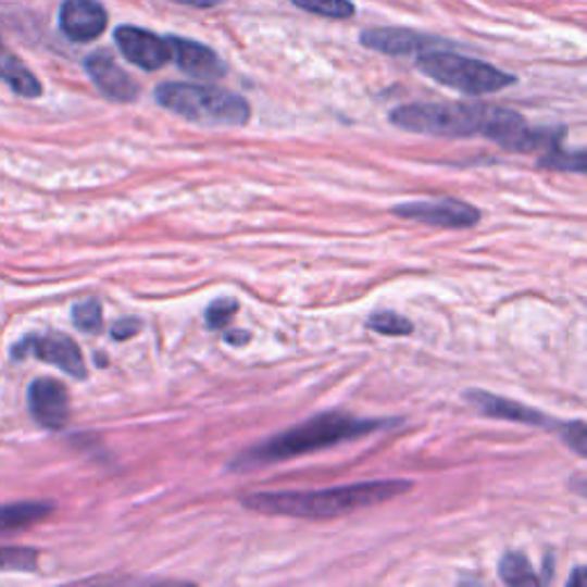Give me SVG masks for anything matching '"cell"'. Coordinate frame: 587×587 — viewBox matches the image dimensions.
<instances>
[{
  "mask_svg": "<svg viewBox=\"0 0 587 587\" xmlns=\"http://www.w3.org/2000/svg\"><path fill=\"white\" fill-rule=\"evenodd\" d=\"M560 438L567 444L576 454L585 457L587 454V429L583 421H572V423H560L558 429Z\"/></svg>",
  "mask_w": 587,
  "mask_h": 587,
  "instance_id": "cb8c5ba5",
  "label": "cell"
},
{
  "mask_svg": "<svg viewBox=\"0 0 587 587\" xmlns=\"http://www.w3.org/2000/svg\"><path fill=\"white\" fill-rule=\"evenodd\" d=\"M165 39L167 45H171V58L177 62V67L184 74L204 80H216L225 76V65L214 49L184 37H165Z\"/></svg>",
  "mask_w": 587,
  "mask_h": 587,
  "instance_id": "4fadbf2b",
  "label": "cell"
},
{
  "mask_svg": "<svg viewBox=\"0 0 587 587\" xmlns=\"http://www.w3.org/2000/svg\"><path fill=\"white\" fill-rule=\"evenodd\" d=\"M500 578L505 585L512 587H533V585H541V578L535 574L530 560L519 553V551H510L502 555L500 560Z\"/></svg>",
  "mask_w": 587,
  "mask_h": 587,
  "instance_id": "e0dca14e",
  "label": "cell"
},
{
  "mask_svg": "<svg viewBox=\"0 0 587 587\" xmlns=\"http://www.w3.org/2000/svg\"><path fill=\"white\" fill-rule=\"evenodd\" d=\"M60 30L67 39L86 45L109 26V14L99 0H65L60 5Z\"/></svg>",
  "mask_w": 587,
  "mask_h": 587,
  "instance_id": "8fae6325",
  "label": "cell"
},
{
  "mask_svg": "<svg viewBox=\"0 0 587 587\" xmlns=\"http://www.w3.org/2000/svg\"><path fill=\"white\" fill-rule=\"evenodd\" d=\"M587 583V570L585 567H576L574 576L567 580V587H583Z\"/></svg>",
  "mask_w": 587,
  "mask_h": 587,
  "instance_id": "83f0119b",
  "label": "cell"
},
{
  "mask_svg": "<svg viewBox=\"0 0 587 587\" xmlns=\"http://www.w3.org/2000/svg\"><path fill=\"white\" fill-rule=\"evenodd\" d=\"M289 3L326 18H349L355 12L351 0H289Z\"/></svg>",
  "mask_w": 587,
  "mask_h": 587,
  "instance_id": "ffe728a7",
  "label": "cell"
},
{
  "mask_svg": "<svg viewBox=\"0 0 587 587\" xmlns=\"http://www.w3.org/2000/svg\"><path fill=\"white\" fill-rule=\"evenodd\" d=\"M179 5H188V8H198V10H209V8H218L223 5L225 0H175Z\"/></svg>",
  "mask_w": 587,
  "mask_h": 587,
  "instance_id": "4316f807",
  "label": "cell"
},
{
  "mask_svg": "<svg viewBox=\"0 0 587 587\" xmlns=\"http://www.w3.org/2000/svg\"><path fill=\"white\" fill-rule=\"evenodd\" d=\"M367 328L374 333L390 335V338H402V335L413 333V322L392 310H379L367 317Z\"/></svg>",
  "mask_w": 587,
  "mask_h": 587,
  "instance_id": "ac0fdd59",
  "label": "cell"
},
{
  "mask_svg": "<svg viewBox=\"0 0 587 587\" xmlns=\"http://www.w3.org/2000/svg\"><path fill=\"white\" fill-rule=\"evenodd\" d=\"M413 485L407 479H374L359 482V485L330 487L320 491H260L241 496V505L268 514V516H291L308 521H326L342 516L363 508L382 505L411 491Z\"/></svg>",
  "mask_w": 587,
  "mask_h": 587,
  "instance_id": "6da1fadb",
  "label": "cell"
},
{
  "mask_svg": "<svg viewBox=\"0 0 587 587\" xmlns=\"http://www.w3.org/2000/svg\"><path fill=\"white\" fill-rule=\"evenodd\" d=\"M392 214L407 221H417V223L448 227V229H469V227H475L482 218V212L477 207L457 198L402 202L392 207Z\"/></svg>",
  "mask_w": 587,
  "mask_h": 587,
  "instance_id": "52a82bcc",
  "label": "cell"
},
{
  "mask_svg": "<svg viewBox=\"0 0 587 587\" xmlns=\"http://www.w3.org/2000/svg\"><path fill=\"white\" fill-rule=\"evenodd\" d=\"M113 37L124 60H129L132 65L145 72H157L171 60V45H167V39L145 28L120 26L115 28Z\"/></svg>",
  "mask_w": 587,
  "mask_h": 587,
  "instance_id": "ba28073f",
  "label": "cell"
},
{
  "mask_svg": "<svg viewBox=\"0 0 587 587\" xmlns=\"http://www.w3.org/2000/svg\"><path fill=\"white\" fill-rule=\"evenodd\" d=\"M28 407L35 421L51 432L70 423V392L55 379H35L28 388Z\"/></svg>",
  "mask_w": 587,
  "mask_h": 587,
  "instance_id": "7c38bea8",
  "label": "cell"
},
{
  "mask_svg": "<svg viewBox=\"0 0 587 587\" xmlns=\"http://www.w3.org/2000/svg\"><path fill=\"white\" fill-rule=\"evenodd\" d=\"M466 400L487 417H496V421H510L519 425H528V427H541V429H558V421L553 417L544 415L537 409H530L521 402L508 400V397H500L487 390H469Z\"/></svg>",
  "mask_w": 587,
  "mask_h": 587,
  "instance_id": "30bf717a",
  "label": "cell"
},
{
  "mask_svg": "<svg viewBox=\"0 0 587 587\" xmlns=\"http://www.w3.org/2000/svg\"><path fill=\"white\" fill-rule=\"evenodd\" d=\"M505 109L482 103H407L395 109L390 122L397 129L434 138H475L494 140Z\"/></svg>",
  "mask_w": 587,
  "mask_h": 587,
  "instance_id": "3957f363",
  "label": "cell"
},
{
  "mask_svg": "<svg viewBox=\"0 0 587 587\" xmlns=\"http://www.w3.org/2000/svg\"><path fill=\"white\" fill-rule=\"evenodd\" d=\"M154 99L161 109L200 127H243L250 120V103L241 95L204 83H161Z\"/></svg>",
  "mask_w": 587,
  "mask_h": 587,
  "instance_id": "277c9868",
  "label": "cell"
},
{
  "mask_svg": "<svg viewBox=\"0 0 587 587\" xmlns=\"http://www.w3.org/2000/svg\"><path fill=\"white\" fill-rule=\"evenodd\" d=\"M239 312V301L233 297H221L212 301L204 310V322L209 330H223L229 322L235 320V314Z\"/></svg>",
  "mask_w": 587,
  "mask_h": 587,
  "instance_id": "603a6c76",
  "label": "cell"
},
{
  "mask_svg": "<svg viewBox=\"0 0 587 587\" xmlns=\"http://www.w3.org/2000/svg\"><path fill=\"white\" fill-rule=\"evenodd\" d=\"M12 359L14 361H26V359L45 361L78 382H83L88 376V367H86V361H83L78 345L65 333L51 330L41 335H26V338H21L12 347Z\"/></svg>",
  "mask_w": 587,
  "mask_h": 587,
  "instance_id": "8992f818",
  "label": "cell"
},
{
  "mask_svg": "<svg viewBox=\"0 0 587 587\" xmlns=\"http://www.w3.org/2000/svg\"><path fill=\"white\" fill-rule=\"evenodd\" d=\"M53 512L51 502H12L0 508V535L24 530Z\"/></svg>",
  "mask_w": 587,
  "mask_h": 587,
  "instance_id": "2e32d148",
  "label": "cell"
},
{
  "mask_svg": "<svg viewBox=\"0 0 587 587\" xmlns=\"http://www.w3.org/2000/svg\"><path fill=\"white\" fill-rule=\"evenodd\" d=\"M0 80L8 83L18 97L35 99L41 95V83L37 76L3 45V39H0Z\"/></svg>",
  "mask_w": 587,
  "mask_h": 587,
  "instance_id": "9a60e30c",
  "label": "cell"
},
{
  "mask_svg": "<svg viewBox=\"0 0 587 587\" xmlns=\"http://www.w3.org/2000/svg\"><path fill=\"white\" fill-rule=\"evenodd\" d=\"M539 165L541 167H551V171H562V173H578L583 175L585 173V165H587V159H585V152L578 150V152H564L562 147H553V150H549L544 157H539Z\"/></svg>",
  "mask_w": 587,
  "mask_h": 587,
  "instance_id": "d6986e66",
  "label": "cell"
},
{
  "mask_svg": "<svg viewBox=\"0 0 587 587\" xmlns=\"http://www.w3.org/2000/svg\"><path fill=\"white\" fill-rule=\"evenodd\" d=\"M361 45L386 55H409L427 49L429 45H438V39L409 28H374L361 35Z\"/></svg>",
  "mask_w": 587,
  "mask_h": 587,
  "instance_id": "5bb4252c",
  "label": "cell"
},
{
  "mask_svg": "<svg viewBox=\"0 0 587 587\" xmlns=\"http://www.w3.org/2000/svg\"><path fill=\"white\" fill-rule=\"evenodd\" d=\"M83 67H86L90 80L107 99L117 103H129L138 99L140 95L138 83L117 65L111 53L107 51L90 53L86 62H83Z\"/></svg>",
  "mask_w": 587,
  "mask_h": 587,
  "instance_id": "9c48e42d",
  "label": "cell"
},
{
  "mask_svg": "<svg viewBox=\"0 0 587 587\" xmlns=\"http://www.w3.org/2000/svg\"><path fill=\"white\" fill-rule=\"evenodd\" d=\"M417 70L450 90L471 97L494 95L516 83V76L502 72L485 60L466 58L448 51H429L417 58Z\"/></svg>",
  "mask_w": 587,
  "mask_h": 587,
  "instance_id": "5b68a950",
  "label": "cell"
},
{
  "mask_svg": "<svg viewBox=\"0 0 587 587\" xmlns=\"http://www.w3.org/2000/svg\"><path fill=\"white\" fill-rule=\"evenodd\" d=\"M72 322L83 333H99L103 326V310L99 299H86L72 308Z\"/></svg>",
  "mask_w": 587,
  "mask_h": 587,
  "instance_id": "44dd1931",
  "label": "cell"
},
{
  "mask_svg": "<svg viewBox=\"0 0 587 587\" xmlns=\"http://www.w3.org/2000/svg\"><path fill=\"white\" fill-rule=\"evenodd\" d=\"M39 553L35 549L0 547V572H35Z\"/></svg>",
  "mask_w": 587,
  "mask_h": 587,
  "instance_id": "7402d4cb",
  "label": "cell"
},
{
  "mask_svg": "<svg viewBox=\"0 0 587 587\" xmlns=\"http://www.w3.org/2000/svg\"><path fill=\"white\" fill-rule=\"evenodd\" d=\"M142 328V322L138 317H122L111 326V338L117 342H124L138 335Z\"/></svg>",
  "mask_w": 587,
  "mask_h": 587,
  "instance_id": "d4e9b609",
  "label": "cell"
},
{
  "mask_svg": "<svg viewBox=\"0 0 587 587\" xmlns=\"http://www.w3.org/2000/svg\"><path fill=\"white\" fill-rule=\"evenodd\" d=\"M400 421H388V417H355L340 411H328L310 417L303 425L291 427L283 434L266 438L264 444L253 446L237 454L229 464V471H248L260 469L266 464H278L294 457L308 452H317L330 446L345 444V440L361 438L379 429H388Z\"/></svg>",
  "mask_w": 587,
  "mask_h": 587,
  "instance_id": "7a4b0ae2",
  "label": "cell"
},
{
  "mask_svg": "<svg viewBox=\"0 0 587 587\" xmlns=\"http://www.w3.org/2000/svg\"><path fill=\"white\" fill-rule=\"evenodd\" d=\"M225 342L233 345V347H243V345L250 342V333L248 330H241V328L225 330Z\"/></svg>",
  "mask_w": 587,
  "mask_h": 587,
  "instance_id": "484cf974",
  "label": "cell"
}]
</instances>
